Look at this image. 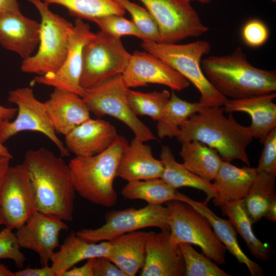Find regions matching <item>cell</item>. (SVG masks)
Instances as JSON below:
<instances>
[{"instance_id":"6da1fadb","label":"cell","mask_w":276,"mask_h":276,"mask_svg":"<svg viewBox=\"0 0 276 276\" xmlns=\"http://www.w3.org/2000/svg\"><path fill=\"white\" fill-rule=\"evenodd\" d=\"M22 165L32 185L37 211L71 221L76 191L68 165L41 147L28 150Z\"/></svg>"},{"instance_id":"7a4b0ae2","label":"cell","mask_w":276,"mask_h":276,"mask_svg":"<svg viewBox=\"0 0 276 276\" xmlns=\"http://www.w3.org/2000/svg\"><path fill=\"white\" fill-rule=\"evenodd\" d=\"M223 106L205 107L180 127L176 137L182 143L197 141L216 150L223 160H239L250 166L247 148L254 139L249 126L239 124Z\"/></svg>"},{"instance_id":"3957f363","label":"cell","mask_w":276,"mask_h":276,"mask_svg":"<svg viewBox=\"0 0 276 276\" xmlns=\"http://www.w3.org/2000/svg\"><path fill=\"white\" fill-rule=\"evenodd\" d=\"M201 65L211 84L227 99H241L276 91L275 71L252 65L240 47L229 55L202 59Z\"/></svg>"},{"instance_id":"277c9868","label":"cell","mask_w":276,"mask_h":276,"mask_svg":"<svg viewBox=\"0 0 276 276\" xmlns=\"http://www.w3.org/2000/svg\"><path fill=\"white\" fill-rule=\"evenodd\" d=\"M129 143L118 135L105 151L90 156H75L68 164L76 192L96 204L111 208L118 201L114 188L121 155Z\"/></svg>"},{"instance_id":"5b68a950","label":"cell","mask_w":276,"mask_h":276,"mask_svg":"<svg viewBox=\"0 0 276 276\" xmlns=\"http://www.w3.org/2000/svg\"><path fill=\"white\" fill-rule=\"evenodd\" d=\"M141 45L192 83L200 93L199 102L205 107L223 106L228 99L214 88L202 70V57L209 53L211 49L208 41L197 40L179 44L143 41Z\"/></svg>"},{"instance_id":"8992f818","label":"cell","mask_w":276,"mask_h":276,"mask_svg":"<svg viewBox=\"0 0 276 276\" xmlns=\"http://www.w3.org/2000/svg\"><path fill=\"white\" fill-rule=\"evenodd\" d=\"M38 11L41 22L38 49L34 55L23 59L20 69L26 73L43 75L56 72L67 54L74 25L53 12L42 0H27Z\"/></svg>"},{"instance_id":"52a82bcc","label":"cell","mask_w":276,"mask_h":276,"mask_svg":"<svg viewBox=\"0 0 276 276\" xmlns=\"http://www.w3.org/2000/svg\"><path fill=\"white\" fill-rule=\"evenodd\" d=\"M169 241L173 246L187 243L199 246L215 263H225L226 249L215 235L208 220L189 204L179 200L168 202Z\"/></svg>"},{"instance_id":"ba28073f","label":"cell","mask_w":276,"mask_h":276,"mask_svg":"<svg viewBox=\"0 0 276 276\" xmlns=\"http://www.w3.org/2000/svg\"><path fill=\"white\" fill-rule=\"evenodd\" d=\"M128 89L122 75H118L85 89L82 98L90 112L96 116H109L119 120L134 137L145 143L156 140L150 128L132 110L128 101Z\"/></svg>"},{"instance_id":"9c48e42d","label":"cell","mask_w":276,"mask_h":276,"mask_svg":"<svg viewBox=\"0 0 276 276\" xmlns=\"http://www.w3.org/2000/svg\"><path fill=\"white\" fill-rule=\"evenodd\" d=\"M130 54L120 38L99 31L83 48L80 78L86 89L118 75L123 74L129 63Z\"/></svg>"},{"instance_id":"30bf717a","label":"cell","mask_w":276,"mask_h":276,"mask_svg":"<svg viewBox=\"0 0 276 276\" xmlns=\"http://www.w3.org/2000/svg\"><path fill=\"white\" fill-rule=\"evenodd\" d=\"M8 100L17 105V116L13 121L3 120L1 122L0 142L2 144L21 131H36L49 138L57 147L61 157L69 156V151L51 123L43 102L36 98L31 88L24 87L11 90Z\"/></svg>"},{"instance_id":"8fae6325","label":"cell","mask_w":276,"mask_h":276,"mask_svg":"<svg viewBox=\"0 0 276 276\" xmlns=\"http://www.w3.org/2000/svg\"><path fill=\"white\" fill-rule=\"evenodd\" d=\"M169 211L162 204L150 205L140 209L128 208L112 211L105 216V223L94 229H82L76 234L83 240L97 243L110 241L120 235L141 229L155 227L170 231Z\"/></svg>"},{"instance_id":"7c38bea8","label":"cell","mask_w":276,"mask_h":276,"mask_svg":"<svg viewBox=\"0 0 276 276\" xmlns=\"http://www.w3.org/2000/svg\"><path fill=\"white\" fill-rule=\"evenodd\" d=\"M154 19L161 43H176L208 31L190 2L186 0H139Z\"/></svg>"},{"instance_id":"4fadbf2b","label":"cell","mask_w":276,"mask_h":276,"mask_svg":"<svg viewBox=\"0 0 276 276\" xmlns=\"http://www.w3.org/2000/svg\"><path fill=\"white\" fill-rule=\"evenodd\" d=\"M0 209L2 224L11 230L20 228L37 211L34 189L22 164L9 168L0 191Z\"/></svg>"},{"instance_id":"5bb4252c","label":"cell","mask_w":276,"mask_h":276,"mask_svg":"<svg viewBox=\"0 0 276 276\" xmlns=\"http://www.w3.org/2000/svg\"><path fill=\"white\" fill-rule=\"evenodd\" d=\"M95 34L82 19L76 18L70 37L67 54L62 65L55 73L35 77L33 82L72 92L83 97L85 89L80 85L83 50Z\"/></svg>"},{"instance_id":"9a60e30c","label":"cell","mask_w":276,"mask_h":276,"mask_svg":"<svg viewBox=\"0 0 276 276\" xmlns=\"http://www.w3.org/2000/svg\"><path fill=\"white\" fill-rule=\"evenodd\" d=\"M122 75L129 88L151 83L165 85L173 90L180 91L190 85L187 79L168 63L147 52H134Z\"/></svg>"},{"instance_id":"2e32d148","label":"cell","mask_w":276,"mask_h":276,"mask_svg":"<svg viewBox=\"0 0 276 276\" xmlns=\"http://www.w3.org/2000/svg\"><path fill=\"white\" fill-rule=\"evenodd\" d=\"M68 229L60 218L36 211L15 234L19 247L36 252L42 265L45 266L59 246L60 232Z\"/></svg>"},{"instance_id":"e0dca14e","label":"cell","mask_w":276,"mask_h":276,"mask_svg":"<svg viewBox=\"0 0 276 276\" xmlns=\"http://www.w3.org/2000/svg\"><path fill=\"white\" fill-rule=\"evenodd\" d=\"M170 231L152 232L148 239L141 276L185 275V263L178 245L169 241Z\"/></svg>"},{"instance_id":"ac0fdd59","label":"cell","mask_w":276,"mask_h":276,"mask_svg":"<svg viewBox=\"0 0 276 276\" xmlns=\"http://www.w3.org/2000/svg\"><path fill=\"white\" fill-rule=\"evenodd\" d=\"M118 135L110 122L90 118L65 135V145L75 156H90L107 149Z\"/></svg>"},{"instance_id":"d6986e66","label":"cell","mask_w":276,"mask_h":276,"mask_svg":"<svg viewBox=\"0 0 276 276\" xmlns=\"http://www.w3.org/2000/svg\"><path fill=\"white\" fill-rule=\"evenodd\" d=\"M40 30V23L20 11L3 14L0 15V44L26 59L38 45Z\"/></svg>"},{"instance_id":"ffe728a7","label":"cell","mask_w":276,"mask_h":276,"mask_svg":"<svg viewBox=\"0 0 276 276\" xmlns=\"http://www.w3.org/2000/svg\"><path fill=\"white\" fill-rule=\"evenodd\" d=\"M43 103L55 130L64 136L90 118L82 97L72 92L54 88Z\"/></svg>"},{"instance_id":"44dd1931","label":"cell","mask_w":276,"mask_h":276,"mask_svg":"<svg viewBox=\"0 0 276 276\" xmlns=\"http://www.w3.org/2000/svg\"><path fill=\"white\" fill-rule=\"evenodd\" d=\"M275 92L241 99H227L224 112H242L251 118L249 126L254 135L263 143L269 133L276 128V104L273 102Z\"/></svg>"},{"instance_id":"7402d4cb","label":"cell","mask_w":276,"mask_h":276,"mask_svg":"<svg viewBox=\"0 0 276 276\" xmlns=\"http://www.w3.org/2000/svg\"><path fill=\"white\" fill-rule=\"evenodd\" d=\"M163 170L162 162L153 156L151 147L134 137L121 155L117 176L127 182L161 178Z\"/></svg>"},{"instance_id":"603a6c76","label":"cell","mask_w":276,"mask_h":276,"mask_svg":"<svg viewBox=\"0 0 276 276\" xmlns=\"http://www.w3.org/2000/svg\"><path fill=\"white\" fill-rule=\"evenodd\" d=\"M177 200L189 204L208 220L219 241L239 263L246 266L250 275L263 274V269L262 267L249 258L240 247L235 229L230 222L216 215L208 207V202L195 201L178 192Z\"/></svg>"},{"instance_id":"cb8c5ba5","label":"cell","mask_w":276,"mask_h":276,"mask_svg":"<svg viewBox=\"0 0 276 276\" xmlns=\"http://www.w3.org/2000/svg\"><path fill=\"white\" fill-rule=\"evenodd\" d=\"M256 168L236 167L222 160L215 176L213 184L217 189V196L213 199L217 206L229 202L243 200L256 177Z\"/></svg>"},{"instance_id":"d4e9b609","label":"cell","mask_w":276,"mask_h":276,"mask_svg":"<svg viewBox=\"0 0 276 276\" xmlns=\"http://www.w3.org/2000/svg\"><path fill=\"white\" fill-rule=\"evenodd\" d=\"M59 251L52 255L51 267L56 276L63 273L79 262L90 259L109 256L111 245L109 241L99 243L85 241L73 232L59 246Z\"/></svg>"},{"instance_id":"484cf974","label":"cell","mask_w":276,"mask_h":276,"mask_svg":"<svg viewBox=\"0 0 276 276\" xmlns=\"http://www.w3.org/2000/svg\"><path fill=\"white\" fill-rule=\"evenodd\" d=\"M152 232L134 231L109 241L111 245L108 258L127 276H134L143 266L146 243Z\"/></svg>"},{"instance_id":"4316f807","label":"cell","mask_w":276,"mask_h":276,"mask_svg":"<svg viewBox=\"0 0 276 276\" xmlns=\"http://www.w3.org/2000/svg\"><path fill=\"white\" fill-rule=\"evenodd\" d=\"M160 157L164 166L161 178L172 187L175 189L191 187L201 190L206 194L207 202L216 198L217 189L213 183L203 179L183 164L177 162L168 146H162Z\"/></svg>"},{"instance_id":"83f0119b","label":"cell","mask_w":276,"mask_h":276,"mask_svg":"<svg viewBox=\"0 0 276 276\" xmlns=\"http://www.w3.org/2000/svg\"><path fill=\"white\" fill-rule=\"evenodd\" d=\"M181 144L179 155L183 165L203 179L213 180L223 160L218 152L197 141Z\"/></svg>"},{"instance_id":"f1b7e54d","label":"cell","mask_w":276,"mask_h":276,"mask_svg":"<svg viewBox=\"0 0 276 276\" xmlns=\"http://www.w3.org/2000/svg\"><path fill=\"white\" fill-rule=\"evenodd\" d=\"M223 214L245 242L251 255L261 261H267L273 251L255 235L253 224L247 214L243 200L224 203L219 206Z\"/></svg>"},{"instance_id":"f546056e","label":"cell","mask_w":276,"mask_h":276,"mask_svg":"<svg viewBox=\"0 0 276 276\" xmlns=\"http://www.w3.org/2000/svg\"><path fill=\"white\" fill-rule=\"evenodd\" d=\"M205 107L199 102L182 100L172 91L161 117L157 121V134L160 139L177 137L180 126L193 114Z\"/></svg>"},{"instance_id":"4dcf8cb0","label":"cell","mask_w":276,"mask_h":276,"mask_svg":"<svg viewBox=\"0 0 276 276\" xmlns=\"http://www.w3.org/2000/svg\"><path fill=\"white\" fill-rule=\"evenodd\" d=\"M275 176L276 173H257L247 196L243 200L244 209L252 223L264 217L270 203L276 199Z\"/></svg>"},{"instance_id":"1f68e13d","label":"cell","mask_w":276,"mask_h":276,"mask_svg":"<svg viewBox=\"0 0 276 276\" xmlns=\"http://www.w3.org/2000/svg\"><path fill=\"white\" fill-rule=\"evenodd\" d=\"M178 191L161 178L128 182L121 191L129 200H142L150 205L177 200Z\"/></svg>"},{"instance_id":"d6a6232c","label":"cell","mask_w":276,"mask_h":276,"mask_svg":"<svg viewBox=\"0 0 276 276\" xmlns=\"http://www.w3.org/2000/svg\"><path fill=\"white\" fill-rule=\"evenodd\" d=\"M65 7L73 16L92 20L100 16L116 14L123 16L125 10L116 0H42Z\"/></svg>"},{"instance_id":"836d02e7","label":"cell","mask_w":276,"mask_h":276,"mask_svg":"<svg viewBox=\"0 0 276 276\" xmlns=\"http://www.w3.org/2000/svg\"><path fill=\"white\" fill-rule=\"evenodd\" d=\"M168 90L144 93L128 89L129 104L137 116H147L157 121L162 116L170 97Z\"/></svg>"},{"instance_id":"e575fe53","label":"cell","mask_w":276,"mask_h":276,"mask_svg":"<svg viewBox=\"0 0 276 276\" xmlns=\"http://www.w3.org/2000/svg\"><path fill=\"white\" fill-rule=\"evenodd\" d=\"M183 257L187 276H229L210 258L196 251L190 244H178Z\"/></svg>"},{"instance_id":"d590c367","label":"cell","mask_w":276,"mask_h":276,"mask_svg":"<svg viewBox=\"0 0 276 276\" xmlns=\"http://www.w3.org/2000/svg\"><path fill=\"white\" fill-rule=\"evenodd\" d=\"M131 15L132 21L144 36V41L159 42L157 26L147 9L129 0H116Z\"/></svg>"},{"instance_id":"8d00e7d4","label":"cell","mask_w":276,"mask_h":276,"mask_svg":"<svg viewBox=\"0 0 276 276\" xmlns=\"http://www.w3.org/2000/svg\"><path fill=\"white\" fill-rule=\"evenodd\" d=\"M91 21L95 22L101 31L114 37L129 35L135 36L143 41L144 36L132 20H130L122 15L109 14L94 18Z\"/></svg>"},{"instance_id":"74e56055","label":"cell","mask_w":276,"mask_h":276,"mask_svg":"<svg viewBox=\"0 0 276 276\" xmlns=\"http://www.w3.org/2000/svg\"><path fill=\"white\" fill-rule=\"evenodd\" d=\"M15 234L7 227L0 231V259L12 260L16 266L22 269L26 257L20 250Z\"/></svg>"},{"instance_id":"f35d334b","label":"cell","mask_w":276,"mask_h":276,"mask_svg":"<svg viewBox=\"0 0 276 276\" xmlns=\"http://www.w3.org/2000/svg\"><path fill=\"white\" fill-rule=\"evenodd\" d=\"M269 30L266 24L258 18H252L243 26L241 31L242 38L245 44L251 48L263 45L267 41Z\"/></svg>"},{"instance_id":"ab89813d","label":"cell","mask_w":276,"mask_h":276,"mask_svg":"<svg viewBox=\"0 0 276 276\" xmlns=\"http://www.w3.org/2000/svg\"><path fill=\"white\" fill-rule=\"evenodd\" d=\"M256 168L257 173H276V128L268 135Z\"/></svg>"},{"instance_id":"60d3db41","label":"cell","mask_w":276,"mask_h":276,"mask_svg":"<svg viewBox=\"0 0 276 276\" xmlns=\"http://www.w3.org/2000/svg\"><path fill=\"white\" fill-rule=\"evenodd\" d=\"M93 266L94 276H127L107 257L94 258Z\"/></svg>"},{"instance_id":"b9f144b4","label":"cell","mask_w":276,"mask_h":276,"mask_svg":"<svg viewBox=\"0 0 276 276\" xmlns=\"http://www.w3.org/2000/svg\"><path fill=\"white\" fill-rule=\"evenodd\" d=\"M14 276H56L51 266L48 265L41 268H27L14 272Z\"/></svg>"},{"instance_id":"7bdbcfd3","label":"cell","mask_w":276,"mask_h":276,"mask_svg":"<svg viewBox=\"0 0 276 276\" xmlns=\"http://www.w3.org/2000/svg\"><path fill=\"white\" fill-rule=\"evenodd\" d=\"M93 259L87 260L80 267L73 266L65 272L62 276H94Z\"/></svg>"},{"instance_id":"ee69618b","label":"cell","mask_w":276,"mask_h":276,"mask_svg":"<svg viewBox=\"0 0 276 276\" xmlns=\"http://www.w3.org/2000/svg\"><path fill=\"white\" fill-rule=\"evenodd\" d=\"M20 11L17 0H0V15L8 12Z\"/></svg>"},{"instance_id":"f6af8a7d","label":"cell","mask_w":276,"mask_h":276,"mask_svg":"<svg viewBox=\"0 0 276 276\" xmlns=\"http://www.w3.org/2000/svg\"><path fill=\"white\" fill-rule=\"evenodd\" d=\"M11 159L10 157L0 154V191L10 168L9 163Z\"/></svg>"},{"instance_id":"bcb514c9","label":"cell","mask_w":276,"mask_h":276,"mask_svg":"<svg viewBox=\"0 0 276 276\" xmlns=\"http://www.w3.org/2000/svg\"><path fill=\"white\" fill-rule=\"evenodd\" d=\"M17 108L0 105V117L3 120H11L17 113Z\"/></svg>"},{"instance_id":"7dc6e473","label":"cell","mask_w":276,"mask_h":276,"mask_svg":"<svg viewBox=\"0 0 276 276\" xmlns=\"http://www.w3.org/2000/svg\"><path fill=\"white\" fill-rule=\"evenodd\" d=\"M264 217L270 221H276V199L270 203Z\"/></svg>"},{"instance_id":"c3c4849f","label":"cell","mask_w":276,"mask_h":276,"mask_svg":"<svg viewBox=\"0 0 276 276\" xmlns=\"http://www.w3.org/2000/svg\"><path fill=\"white\" fill-rule=\"evenodd\" d=\"M0 276H14V273L6 265L0 264Z\"/></svg>"},{"instance_id":"681fc988","label":"cell","mask_w":276,"mask_h":276,"mask_svg":"<svg viewBox=\"0 0 276 276\" xmlns=\"http://www.w3.org/2000/svg\"><path fill=\"white\" fill-rule=\"evenodd\" d=\"M3 119L0 117V124ZM0 154L10 157L12 158V156L8 151V149L3 145L0 142Z\"/></svg>"},{"instance_id":"f907efd6","label":"cell","mask_w":276,"mask_h":276,"mask_svg":"<svg viewBox=\"0 0 276 276\" xmlns=\"http://www.w3.org/2000/svg\"><path fill=\"white\" fill-rule=\"evenodd\" d=\"M186 1L189 2H190L192 1H196L202 4H208L211 1V0H186Z\"/></svg>"},{"instance_id":"816d5d0a","label":"cell","mask_w":276,"mask_h":276,"mask_svg":"<svg viewBox=\"0 0 276 276\" xmlns=\"http://www.w3.org/2000/svg\"><path fill=\"white\" fill-rule=\"evenodd\" d=\"M2 224L1 217V209H0V225Z\"/></svg>"},{"instance_id":"f5cc1de1","label":"cell","mask_w":276,"mask_h":276,"mask_svg":"<svg viewBox=\"0 0 276 276\" xmlns=\"http://www.w3.org/2000/svg\"><path fill=\"white\" fill-rule=\"evenodd\" d=\"M271 2L275 3L276 2V0H270Z\"/></svg>"}]
</instances>
